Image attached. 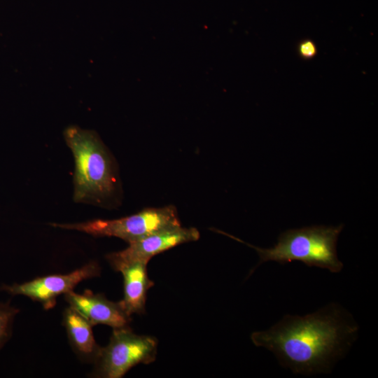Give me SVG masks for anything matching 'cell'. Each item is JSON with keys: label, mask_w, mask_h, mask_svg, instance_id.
I'll return each mask as SVG.
<instances>
[{"label": "cell", "mask_w": 378, "mask_h": 378, "mask_svg": "<svg viewBox=\"0 0 378 378\" xmlns=\"http://www.w3.org/2000/svg\"><path fill=\"white\" fill-rule=\"evenodd\" d=\"M358 331L351 315L331 303L303 316L285 315L270 329L253 332L251 339L256 346L272 352L284 368L308 376L330 372Z\"/></svg>", "instance_id": "6da1fadb"}, {"label": "cell", "mask_w": 378, "mask_h": 378, "mask_svg": "<svg viewBox=\"0 0 378 378\" xmlns=\"http://www.w3.org/2000/svg\"><path fill=\"white\" fill-rule=\"evenodd\" d=\"M75 162L74 200L103 205L115 194L118 178L106 146L90 130L69 126L64 132Z\"/></svg>", "instance_id": "7a4b0ae2"}, {"label": "cell", "mask_w": 378, "mask_h": 378, "mask_svg": "<svg viewBox=\"0 0 378 378\" xmlns=\"http://www.w3.org/2000/svg\"><path fill=\"white\" fill-rule=\"evenodd\" d=\"M344 225L337 226L312 225L298 229H290L282 232L277 243L271 248L255 246L224 232L225 234L255 250L260 260L249 275L260 265L267 261H274L284 265L293 261H300L308 267L327 269L338 273L343 268V263L338 258L337 242Z\"/></svg>", "instance_id": "3957f363"}, {"label": "cell", "mask_w": 378, "mask_h": 378, "mask_svg": "<svg viewBox=\"0 0 378 378\" xmlns=\"http://www.w3.org/2000/svg\"><path fill=\"white\" fill-rule=\"evenodd\" d=\"M52 226L74 230L94 237H115L131 242L164 230L181 226L174 206L146 208L116 219H96L77 223H52Z\"/></svg>", "instance_id": "277c9868"}, {"label": "cell", "mask_w": 378, "mask_h": 378, "mask_svg": "<svg viewBox=\"0 0 378 378\" xmlns=\"http://www.w3.org/2000/svg\"><path fill=\"white\" fill-rule=\"evenodd\" d=\"M158 342L153 337L138 335L129 328H114L108 344L101 348L94 362V375L120 378L139 363L155 360Z\"/></svg>", "instance_id": "5b68a950"}, {"label": "cell", "mask_w": 378, "mask_h": 378, "mask_svg": "<svg viewBox=\"0 0 378 378\" xmlns=\"http://www.w3.org/2000/svg\"><path fill=\"white\" fill-rule=\"evenodd\" d=\"M100 271L97 262H90L66 274L48 275L23 284L2 285L1 290L13 295L27 296L40 302L45 309H50L55 307L57 297L72 291L80 281L99 276Z\"/></svg>", "instance_id": "8992f818"}, {"label": "cell", "mask_w": 378, "mask_h": 378, "mask_svg": "<svg viewBox=\"0 0 378 378\" xmlns=\"http://www.w3.org/2000/svg\"><path fill=\"white\" fill-rule=\"evenodd\" d=\"M200 238V232L195 227L181 225L154 232L139 239L129 242L125 249L106 255L112 267L116 270L120 266L137 260L148 262L154 255L181 244L194 241Z\"/></svg>", "instance_id": "52a82bcc"}, {"label": "cell", "mask_w": 378, "mask_h": 378, "mask_svg": "<svg viewBox=\"0 0 378 378\" xmlns=\"http://www.w3.org/2000/svg\"><path fill=\"white\" fill-rule=\"evenodd\" d=\"M64 299L92 326L104 324L113 328H125L131 319L120 302H111L90 290H85L83 294L70 291L64 294Z\"/></svg>", "instance_id": "ba28073f"}, {"label": "cell", "mask_w": 378, "mask_h": 378, "mask_svg": "<svg viewBox=\"0 0 378 378\" xmlns=\"http://www.w3.org/2000/svg\"><path fill=\"white\" fill-rule=\"evenodd\" d=\"M148 262L137 260L122 265L117 268L124 279V298L120 301L126 313L142 314L148 290L153 286L147 274Z\"/></svg>", "instance_id": "9c48e42d"}, {"label": "cell", "mask_w": 378, "mask_h": 378, "mask_svg": "<svg viewBox=\"0 0 378 378\" xmlns=\"http://www.w3.org/2000/svg\"><path fill=\"white\" fill-rule=\"evenodd\" d=\"M64 326L75 351L81 358L94 361L101 347L94 340L92 326L70 306L64 312Z\"/></svg>", "instance_id": "30bf717a"}, {"label": "cell", "mask_w": 378, "mask_h": 378, "mask_svg": "<svg viewBox=\"0 0 378 378\" xmlns=\"http://www.w3.org/2000/svg\"><path fill=\"white\" fill-rule=\"evenodd\" d=\"M18 312L19 309L9 302H0V349L11 336L13 321Z\"/></svg>", "instance_id": "8fae6325"}, {"label": "cell", "mask_w": 378, "mask_h": 378, "mask_svg": "<svg viewBox=\"0 0 378 378\" xmlns=\"http://www.w3.org/2000/svg\"><path fill=\"white\" fill-rule=\"evenodd\" d=\"M316 49L313 43L306 41L300 46V52L304 57H310L314 55Z\"/></svg>", "instance_id": "7c38bea8"}]
</instances>
